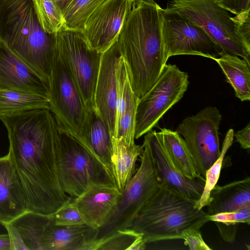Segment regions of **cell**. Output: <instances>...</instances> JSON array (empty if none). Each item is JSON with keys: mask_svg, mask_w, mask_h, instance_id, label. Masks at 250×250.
<instances>
[{"mask_svg": "<svg viewBox=\"0 0 250 250\" xmlns=\"http://www.w3.org/2000/svg\"><path fill=\"white\" fill-rule=\"evenodd\" d=\"M0 120L8 131L7 154L21 182L27 210L52 215L72 199L59 182V127L54 115L39 108Z\"/></svg>", "mask_w": 250, "mask_h": 250, "instance_id": "6da1fadb", "label": "cell"}, {"mask_svg": "<svg viewBox=\"0 0 250 250\" xmlns=\"http://www.w3.org/2000/svg\"><path fill=\"white\" fill-rule=\"evenodd\" d=\"M162 9L153 0H134L117 41L132 88L139 98L153 86L167 62Z\"/></svg>", "mask_w": 250, "mask_h": 250, "instance_id": "7a4b0ae2", "label": "cell"}, {"mask_svg": "<svg viewBox=\"0 0 250 250\" xmlns=\"http://www.w3.org/2000/svg\"><path fill=\"white\" fill-rule=\"evenodd\" d=\"M0 40L48 84L55 34L44 31L32 0H0Z\"/></svg>", "mask_w": 250, "mask_h": 250, "instance_id": "3957f363", "label": "cell"}, {"mask_svg": "<svg viewBox=\"0 0 250 250\" xmlns=\"http://www.w3.org/2000/svg\"><path fill=\"white\" fill-rule=\"evenodd\" d=\"M196 202L160 187L131 228L143 234L147 243L180 239L183 230L200 229L209 221L207 213L195 208Z\"/></svg>", "mask_w": 250, "mask_h": 250, "instance_id": "277c9868", "label": "cell"}, {"mask_svg": "<svg viewBox=\"0 0 250 250\" xmlns=\"http://www.w3.org/2000/svg\"><path fill=\"white\" fill-rule=\"evenodd\" d=\"M57 168L61 187L72 199L94 186H116L103 163L82 144L60 128Z\"/></svg>", "mask_w": 250, "mask_h": 250, "instance_id": "5b68a950", "label": "cell"}, {"mask_svg": "<svg viewBox=\"0 0 250 250\" xmlns=\"http://www.w3.org/2000/svg\"><path fill=\"white\" fill-rule=\"evenodd\" d=\"M143 145L140 166L122 191L106 223L97 230L94 244L117 231L131 228L137 215L160 188L153 158L145 138Z\"/></svg>", "mask_w": 250, "mask_h": 250, "instance_id": "8992f818", "label": "cell"}, {"mask_svg": "<svg viewBox=\"0 0 250 250\" xmlns=\"http://www.w3.org/2000/svg\"><path fill=\"white\" fill-rule=\"evenodd\" d=\"M203 28L222 50L250 62V47L238 33L236 16L213 0H172L167 7Z\"/></svg>", "mask_w": 250, "mask_h": 250, "instance_id": "52a82bcc", "label": "cell"}, {"mask_svg": "<svg viewBox=\"0 0 250 250\" xmlns=\"http://www.w3.org/2000/svg\"><path fill=\"white\" fill-rule=\"evenodd\" d=\"M48 89L49 109L54 115L60 129L91 152L85 137L88 110L73 79L56 50L48 79Z\"/></svg>", "mask_w": 250, "mask_h": 250, "instance_id": "ba28073f", "label": "cell"}, {"mask_svg": "<svg viewBox=\"0 0 250 250\" xmlns=\"http://www.w3.org/2000/svg\"><path fill=\"white\" fill-rule=\"evenodd\" d=\"M55 50L73 79L89 110L94 99L102 53L90 48L81 32L62 29L55 33Z\"/></svg>", "mask_w": 250, "mask_h": 250, "instance_id": "9c48e42d", "label": "cell"}, {"mask_svg": "<svg viewBox=\"0 0 250 250\" xmlns=\"http://www.w3.org/2000/svg\"><path fill=\"white\" fill-rule=\"evenodd\" d=\"M189 83L187 72L175 64H166L153 86L139 98L135 139L152 129L166 112L183 98Z\"/></svg>", "mask_w": 250, "mask_h": 250, "instance_id": "30bf717a", "label": "cell"}, {"mask_svg": "<svg viewBox=\"0 0 250 250\" xmlns=\"http://www.w3.org/2000/svg\"><path fill=\"white\" fill-rule=\"evenodd\" d=\"M222 118L217 107L207 106L185 118L176 129L183 137L198 172L205 179L207 170L221 153L219 126Z\"/></svg>", "mask_w": 250, "mask_h": 250, "instance_id": "8fae6325", "label": "cell"}, {"mask_svg": "<svg viewBox=\"0 0 250 250\" xmlns=\"http://www.w3.org/2000/svg\"><path fill=\"white\" fill-rule=\"evenodd\" d=\"M162 33L167 61L179 55H199L214 60L222 50L200 26L176 11L162 9Z\"/></svg>", "mask_w": 250, "mask_h": 250, "instance_id": "7c38bea8", "label": "cell"}, {"mask_svg": "<svg viewBox=\"0 0 250 250\" xmlns=\"http://www.w3.org/2000/svg\"><path fill=\"white\" fill-rule=\"evenodd\" d=\"M134 0H104L86 21L82 35L89 47L99 53L118 39Z\"/></svg>", "mask_w": 250, "mask_h": 250, "instance_id": "4fadbf2b", "label": "cell"}, {"mask_svg": "<svg viewBox=\"0 0 250 250\" xmlns=\"http://www.w3.org/2000/svg\"><path fill=\"white\" fill-rule=\"evenodd\" d=\"M144 138L149 145L160 187L186 198L198 201L205 181L190 179L177 167L164 145L161 131L151 130L145 134Z\"/></svg>", "mask_w": 250, "mask_h": 250, "instance_id": "5bb4252c", "label": "cell"}, {"mask_svg": "<svg viewBox=\"0 0 250 250\" xmlns=\"http://www.w3.org/2000/svg\"><path fill=\"white\" fill-rule=\"evenodd\" d=\"M122 58L117 42L102 53L94 93V106L114 136L117 96V72Z\"/></svg>", "mask_w": 250, "mask_h": 250, "instance_id": "9a60e30c", "label": "cell"}, {"mask_svg": "<svg viewBox=\"0 0 250 250\" xmlns=\"http://www.w3.org/2000/svg\"><path fill=\"white\" fill-rule=\"evenodd\" d=\"M0 89L49 99L48 84L0 40Z\"/></svg>", "mask_w": 250, "mask_h": 250, "instance_id": "2e32d148", "label": "cell"}, {"mask_svg": "<svg viewBox=\"0 0 250 250\" xmlns=\"http://www.w3.org/2000/svg\"><path fill=\"white\" fill-rule=\"evenodd\" d=\"M121 195L116 186L96 185L73 201L85 223L97 230L106 223Z\"/></svg>", "mask_w": 250, "mask_h": 250, "instance_id": "e0dca14e", "label": "cell"}, {"mask_svg": "<svg viewBox=\"0 0 250 250\" xmlns=\"http://www.w3.org/2000/svg\"><path fill=\"white\" fill-rule=\"evenodd\" d=\"M115 138L128 145L135 143L136 115L139 98L133 91L125 63L122 56L117 72Z\"/></svg>", "mask_w": 250, "mask_h": 250, "instance_id": "ac0fdd59", "label": "cell"}, {"mask_svg": "<svg viewBox=\"0 0 250 250\" xmlns=\"http://www.w3.org/2000/svg\"><path fill=\"white\" fill-rule=\"evenodd\" d=\"M26 199L19 175L8 154L0 157V224L27 210Z\"/></svg>", "mask_w": 250, "mask_h": 250, "instance_id": "d6986e66", "label": "cell"}, {"mask_svg": "<svg viewBox=\"0 0 250 250\" xmlns=\"http://www.w3.org/2000/svg\"><path fill=\"white\" fill-rule=\"evenodd\" d=\"M97 230L86 224L55 225L50 219L42 238V250H92Z\"/></svg>", "mask_w": 250, "mask_h": 250, "instance_id": "ffe728a7", "label": "cell"}, {"mask_svg": "<svg viewBox=\"0 0 250 250\" xmlns=\"http://www.w3.org/2000/svg\"><path fill=\"white\" fill-rule=\"evenodd\" d=\"M50 216L26 210L2 225L10 240V250H42V238Z\"/></svg>", "mask_w": 250, "mask_h": 250, "instance_id": "44dd1931", "label": "cell"}, {"mask_svg": "<svg viewBox=\"0 0 250 250\" xmlns=\"http://www.w3.org/2000/svg\"><path fill=\"white\" fill-rule=\"evenodd\" d=\"M207 214L212 215L250 207V178L221 186L215 185L210 192Z\"/></svg>", "mask_w": 250, "mask_h": 250, "instance_id": "7402d4cb", "label": "cell"}, {"mask_svg": "<svg viewBox=\"0 0 250 250\" xmlns=\"http://www.w3.org/2000/svg\"><path fill=\"white\" fill-rule=\"evenodd\" d=\"M143 150V145H128L122 138H112L111 163L113 176L121 192L135 174L137 159Z\"/></svg>", "mask_w": 250, "mask_h": 250, "instance_id": "603a6c76", "label": "cell"}, {"mask_svg": "<svg viewBox=\"0 0 250 250\" xmlns=\"http://www.w3.org/2000/svg\"><path fill=\"white\" fill-rule=\"evenodd\" d=\"M85 137L91 152L113 178L111 163L112 137L107 124L94 106L88 110Z\"/></svg>", "mask_w": 250, "mask_h": 250, "instance_id": "cb8c5ba5", "label": "cell"}, {"mask_svg": "<svg viewBox=\"0 0 250 250\" xmlns=\"http://www.w3.org/2000/svg\"><path fill=\"white\" fill-rule=\"evenodd\" d=\"M241 101L250 100V62L237 56L221 54L214 60Z\"/></svg>", "mask_w": 250, "mask_h": 250, "instance_id": "d4e9b609", "label": "cell"}, {"mask_svg": "<svg viewBox=\"0 0 250 250\" xmlns=\"http://www.w3.org/2000/svg\"><path fill=\"white\" fill-rule=\"evenodd\" d=\"M164 145L177 167L192 179H205L198 172L193 157L184 139L175 130L161 129Z\"/></svg>", "mask_w": 250, "mask_h": 250, "instance_id": "484cf974", "label": "cell"}, {"mask_svg": "<svg viewBox=\"0 0 250 250\" xmlns=\"http://www.w3.org/2000/svg\"><path fill=\"white\" fill-rule=\"evenodd\" d=\"M39 108L49 109V99L33 94L0 89V118Z\"/></svg>", "mask_w": 250, "mask_h": 250, "instance_id": "4316f807", "label": "cell"}, {"mask_svg": "<svg viewBox=\"0 0 250 250\" xmlns=\"http://www.w3.org/2000/svg\"><path fill=\"white\" fill-rule=\"evenodd\" d=\"M208 218L209 221L215 223L223 239L226 242L233 243L235 240L238 225L243 223L250 224V207L231 212L208 215Z\"/></svg>", "mask_w": 250, "mask_h": 250, "instance_id": "83f0119b", "label": "cell"}, {"mask_svg": "<svg viewBox=\"0 0 250 250\" xmlns=\"http://www.w3.org/2000/svg\"><path fill=\"white\" fill-rule=\"evenodd\" d=\"M104 0H71L62 11L64 29L82 32L90 15Z\"/></svg>", "mask_w": 250, "mask_h": 250, "instance_id": "f1b7e54d", "label": "cell"}, {"mask_svg": "<svg viewBox=\"0 0 250 250\" xmlns=\"http://www.w3.org/2000/svg\"><path fill=\"white\" fill-rule=\"evenodd\" d=\"M41 26L47 33L53 34L64 29L62 11L53 0H32Z\"/></svg>", "mask_w": 250, "mask_h": 250, "instance_id": "f546056e", "label": "cell"}, {"mask_svg": "<svg viewBox=\"0 0 250 250\" xmlns=\"http://www.w3.org/2000/svg\"><path fill=\"white\" fill-rule=\"evenodd\" d=\"M233 129H229L223 142L219 157L206 171L205 184L202 194L195 204V208L198 209H201L205 207L209 206L210 201V192L217 183L225 155L233 143Z\"/></svg>", "mask_w": 250, "mask_h": 250, "instance_id": "4dcf8cb0", "label": "cell"}, {"mask_svg": "<svg viewBox=\"0 0 250 250\" xmlns=\"http://www.w3.org/2000/svg\"><path fill=\"white\" fill-rule=\"evenodd\" d=\"M141 233L132 228L117 231L95 242L92 250H127L135 239Z\"/></svg>", "mask_w": 250, "mask_h": 250, "instance_id": "1f68e13d", "label": "cell"}, {"mask_svg": "<svg viewBox=\"0 0 250 250\" xmlns=\"http://www.w3.org/2000/svg\"><path fill=\"white\" fill-rule=\"evenodd\" d=\"M50 217L53 223L59 226H74L85 224L73 199Z\"/></svg>", "mask_w": 250, "mask_h": 250, "instance_id": "d6a6232c", "label": "cell"}, {"mask_svg": "<svg viewBox=\"0 0 250 250\" xmlns=\"http://www.w3.org/2000/svg\"><path fill=\"white\" fill-rule=\"evenodd\" d=\"M180 239L185 241V244L188 246L190 250H212L204 241L200 229L194 228H189L183 230Z\"/></svg>", "mask_w": 250, "mask_h": 250, "instance_id": "836d02e7", "label": "cell"}, {"mask_svg": "<svg viewBox=\"0 0 250 250\" xmlns=\"http://www.w3.org/2000/svg\"><path fill=\"white\" fill-rule=\"evenodd\" d=\"M218 5L234 15L250 9V0H213Z\"/></svg>", "mask_w": 250, "mask_h": 250, "instance_id": "e575fe53", "label": "cell"}, {"mask_svg": "<svg viewBox=\"0 0 250 250\" xmlns=\"http://www.w3.org/2000/svg\"><path fill=\"white\" fill-rule=\"evenodd\" d=\"M250 9L235 15L238 33L248 46L250 47Z\"/></svg>", "mask_w": 250, "mask_h": 250, "instance_id": "d590c367", "label": "cell"}, {"mask_svg": "<svg viewBox=\"0 0 250 250\" xmlns=\"http://www.w3.org/2000/svg\"><path fill=\"white\" fill-rule=\"evenodd\" d=\"M235 142L238 143L242 148L249 150L250 148V124L244 128L233 134Z\"/></svg>", "mask_w": 250, "mask_h": 250, "instance_id": "8d00e7d4", "label": "cell"}, {"mask_svg": "<svg viewBox=\"0 0 250 250\" xmlns=\"http://www.w3.org/2000/svg\"><path fill=\"white\" fill-rule=\"evenodd\" d=\"M146 240L143 234L141 233L135 239L127 250H144L146 248Z\"/></svg>", "mask_w": 250, "mask_h": 250, "instance_id": "74e56055", "label": "cell"}, {"mask_svg": "<svg viewBox=\"0 0 250 250\" xmlns=\"http://www.w3.org/2000/svg\"><path fill=\"white\" fill-rule=\"evenodd\" d=\"M0 250H10V240L8 233L0 234Z\"/></svg>", "mask_w": 250, "mask_h": 250, "instance_id": "f35d334b", "label": "cell"}, {"mask_svg": "<svg viewBox=\"0 0 250 250\" xmlns=\"http://www.w3.org/2000/svg\"><path fill=\"white\" fill-rule=\"evenodd\" d=\"M53 1L56 3L62 12V11L70 3L71 0H53Z\"/></svg>", "mask_w": 250, "mask_h": 250, "instance_id": "ab89813d", "label": "cell"}, {"mask_svg": "<svg viewBox=\"0 0 250 250\" xmlns=\"http://www.w3.org/2000/svg\"></svg>", "mask_w": 250, "mask_h": 250, "instance_id": "60d3db41", "label": "cell"}]
</instances>
